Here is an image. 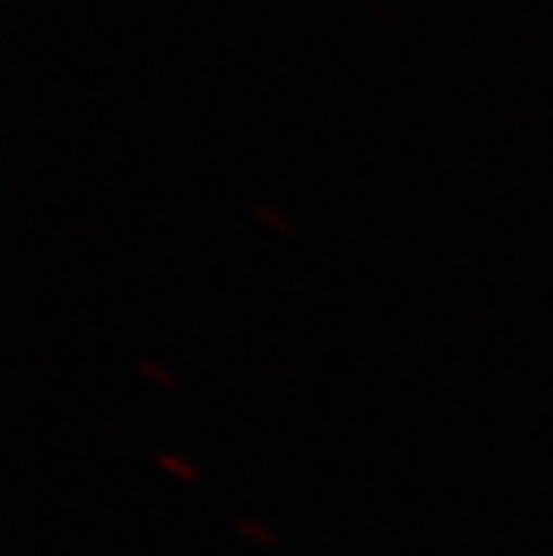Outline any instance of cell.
Listing matches in <instances>:
<instances>
[{
	"instance_id": "7a4b0ae2",
	"label": "cell",
	"mask_w": 553,
	"mask_h": 556,
	"mask_svg": "<svg viewBox=\"0 0 553 556\" xmlns=\"http://www.w3.org/2000/svg\"><path fill=\"white\" fill-rule=\"evenodd\" d=\"M240 530H243V533H250V536H254V540H261V543H271V533L257 530L254 523H240Z\"/></svg>"
},
{
	"instance_id": "6da1fadb",
	"label": "cell",
	"mask_w": 553,
	"mask_h": 556,
	"mask_svg": "<svg viewBox=\"0 0 553 556\" xmlns=\"http://www.w3.org/2000/svg\"><path fill=\"white\" fill-rule=\"evenodd\" d=\"M158 467H161V470H171V473L180 477V480H197V470H193L190 464L174 460V457H158Z\"/></svg>"
}]
</instances>
